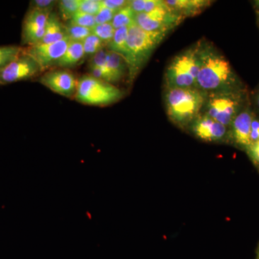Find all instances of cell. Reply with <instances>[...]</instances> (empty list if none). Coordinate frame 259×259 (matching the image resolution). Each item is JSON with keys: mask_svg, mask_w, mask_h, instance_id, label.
Returning <instances> with one entry per match:
<instances>
[{"mask_svg": "<svg viewBox=\"0 0 259 259\" xmlns=\"http://www.w3.org/2000/svg\"><path fill=\"white\" fill-rule=\"evenodd\" d=\"M197 54L199 90L207 94L236 90V76L231 64L211 42H197Z\"/></svg>", "mask_w": 259, "mask_h": 259, "instance_id": "6da1fadb", "label": "cell"}, {"mask_svg": "<svg viewBox=\"0 0 259 259\" xmlns=\"http://www.w3.org/2000/svg\"><path fill=\"white\" fill-rule=\"evenodd\" d=\"M207 93L198 88H166L165 107L168 118L180 127L190 126L201 115Z\"/></svg>", "mask_w": 259, "mask_h": 259, "instance_id": "7a4b0ae2", "label": "cell"}, {"mask_svg": "<svg viewBox=\"0 0 259 259\" xmlns=\"http://www.w3.org/2000/svg\"><path fill=\"white\" fill-rule=\"evenodd\" d=\"M166 35L165 32L146 31L135 23L130 25L127 54L124 59L127 64L130 84L134 82L153 51Z\"/></svg>", "mask_w": 259, "mask_h": 259, "instance_id": "3957f363", "label": "cell"}, {"mask_svg": "<svg viewBox=\"0 0 259 259\" xmlns=\"http://www.w3.org/2000/svg\"><path fill=\"white\" fill-rule=\"evenodd\" d=\"M199 71L197 44L175 56L167 66L166 88H197Z\"/></svg>", "mask_w": 259, "mask_h": 259, "instance_id": "277c9868", "label": "cell"}, {"mask_svg": "<svg viewBox=\"0 0 259 259\" xmlns=\"http://www.w3.org/2000/svg\"><path fill=\"white\" fill-rule=\"evenodd\" d=\"M124 94L112 83L83 75L78 81L75 99L84 105L105 106L119 101Z\"/></svg>", "mask_w": 259, "mask_h": 259, "instance_id": "5b68a950", "label": "cell"}, {"mask_svg": "<svg viewBox=\"0 0 259 259\" xmlns=\"http://www.w3.org/2000/svg\"><path fill=\"white\" fill-rule=\"evenodd\" d=\"M241 103L236 90L207 94L204 114L228 127L239 113Z\"/></svg>", "mask_w": 259, "mask_h": 259, "instance_id": "8992f818", "label": "cell"}, {"mask_svg": "<svg viewBox=\"0 0 259 259\" xmlns=\"http://www.w3.org/2000/svg\"><path fill=\"white\" fill-rule=\"evenodd\" d=\"M185 19V17L172 11L163 2L162 6L152 11L136 14L135 23L146 31L168 33Z\"/></svg>", "mask_w": 259, "mask_h": 259, "instance_id": "52a82bcc", "label": "cell"}, {"mask_svg": "<svg viewBox=\"0 0 259 259\" xmlns=\"http://www.w3.org/2000/svg\"><path fill=\"white\" fill-rule=\"evenodd\" d=\"M69 37L66 36L60 41L53 44H37L23 49L27 55L30 56L40 66L41 71L55 66L57 61L64 55L69 47Z\"/></svg>", "mask_w": 259, "mask_h": 259, "instance_id": "ba28073f", "label": "cell"}, {"mask_svg": "<svg viewBox=\"0 0 259 259\" xmlns=\"http://www.w3.org/2000/svg\"><path fill=\"white\" fill-rule=\"evenodd\" d=\"M40 72L41 69L36 61L23 51L15 60L0 71V85L31 79Z\"/></svg>", "mask_w": 259, "mask_h": 259, "instance_id": "9c48e42d", "label": "cell"}, {"mask_svg": "<svg viewBox=\"0 0 259 259\" xmlns=\"http://www.w3.org/2000/svg\"><path fill=\"white\" fill-rule=\"evenodd\" d=\"M39 81L62 96L71 98L76 95L78 81L68 70H51L40 76Z\"/></svg>", "mask_w": 259, "mask_h": 259, "instance_id": "30bf717a", "label": "cell"}, {"mask_svg": "<svg viewBox=\"0 0 259 259\" xmlns=\"http://www.w3.org/2000/svg\"><path fill=\"white\" fill-rule=\"evenodd\" d=\"M190 127L197 139L205 142H221L228 138V127L205 114H201Z\"/></svg>", "mask_w": 259, "mask_h": 259, "instance_id": "8fae6325", "label": "cell"}, {"mask_svg": "<svg viewBox=\"0 0 259 259\" xmlns=\"http://www.w3.org/2000/svg\"><path fill=\"white\" fill-rule=\"evenodd\" d=\"M253 114L249 109L241 111L233 120L228 131V137L238 147L246 150L251 144L250 141V127L253 120Z\"/></svg>", "mask_w": 259, "mask_h": 259, "instance_id": "7c38bea8", "label": "cell"}, {"mask_svg": "<svg viewBox=\"0 0 259 259\" xmlns=\"http://www.w3.org/2000/svg\"><path fill=\"white\" fill-rule=\"evenodd\" d=\"M163 2L172 11L185 18L200 14L212 3L207 0H167Z\"/></svg>", "mask_w": 259, "mask_h": 259, "instance_id": "4fadbf2b", "label": "cell"}, {"mask_svg": "<svg viewBox=\"0 0 259 259\" xmlns=\"http://www.w3.org/2000/svg\"><path fill=\"white\" fill-rule=\"evenodd\" d=\"M66 37L64 25L55 13H51L46 24L44 37L39 44H53L60 41Z\"/></svg>", "mask_w": 259, "mask_h": 259, "instance_id": "5bb4252c", "label": "cell"}, {"mask_svg": "<svg viewBox=\"0 0 259 259\" xmlns=\"http://www.w3.org/2000/svg\"><path fill=\"white\" fill-rule=\"evenodd\" d=\"M127 64L119 54L108 51L107 56V75L109 83L120 81L125 76Z\"/></svg>", "mask_w": 259, "mask_h": 259, "instance_id": "9a60e30c", "label": "cell"}, {"mask_svg": "<svg viewBox=\"0 0 259 259\" xmlns=\"http://www.w3.org/2000/svg\"><path fill=\"white\" fill-rule=\"evenodd\" d=\"M83 59L84 53L82 42L71 41L64 55L57 61L55 66H59L63 69L74 68L79 64Z\"/></svg>", "mask_w": 259, "mask_h": 259, "instance_id": "2e32d148", "label": "cell"}, {"mask_svg": "<svg viewBox=\"0 0 259 259\" xmlns=\"http://www.w3.org/2000/svg\"><path fill=\"white\" fill-rule=\"evenodd\" d=\"M128 27H122V28L115 30V35H114L112 41L107 47V50L119 54L124 59H125L126 54H127Z\"/></svg>", "mask_w": 259, "mask_h": 259, "instance_id": "e0dca14e", "label": "cell"}, {"mask_svg": "<svg viewBox=\"0 0 259 259\" xmlns=\"http://www.w3.org/2000/svg\"><path fill=\"white\" fill-rule=\"evenodd\" d=\"M51 13L36 9H29L25 15L23 23V28L41 29L45 28L48 18Z\"/></svg>", "mask_w": 259, "mask_h": 259, "instance_id": "ac0fdd59", "label": "cell"}, {"mask_svg": "<svg viewBox=\"0 0 259 259\" xmlns=\"http://www.w3.org/2000/svg\"><path fill=\"white\" fill-rule=\"evenodd\" d=\"M135 16L136 13L128 4L116 13L111 22L112 26L115 30L122 27H128L135 23Z\"/></svg>", "mask_w": 259, "mask_h": 259, "instance_id": "d6986e66", "label": "cell"}, {"mask_svg": "<svg viewBox=\"0 0 259 259\" xmlns=\"http://www.w3.org/2000/svg\"><path fill=\"white\" fill-rule=\"evenodd\" d=\"M23 51V48L18 46L0 47V71L15 60Z\"/></svg>", "mask_w": 259, "mask_h": 259, "instance_id": "ffe728a7", "label": "cell"}, {"mask_svg": "<svg viewBox=\"0 0 259 259\" xmlns=\"http://www.w3.org/2000/svg\"><path fill=\"white\" fill-rule=\"evenodd\" d=\"M66 36L72 42H82L92 34V29L73 25L69 22L64 25Z\"/></svg>", "mask_w": 259, "mask_h": 259, "instance_id": "44dd1931", "label": "cell"}, {"mask_svg": "<svg viewBox=\"0 0 259 259\" xmlns=\"http://www.w3.org/2000/svg\"><path fill=\"white\" fill-rule=\"evenodd\" d=\"M81 42H82L84 58L91 59L98 51L105 48V45L102 40L93 33L87 37Z\"/></svg>", "mask_w": 259, "mask_h": 259, "instance_id": "7402d4cb", "label": "cell"}, {"mask_svg": "<svg viewBox=\"0 0 259 259\" xmlns=\"http://www.w3.org/2000/svg\"><path fill=\"white\" fill-rule=\"evenodd\" d=\"M115 29L111 23L99 24L92 28V33L98 37L106 47L112 41L115 35Z\"/></svg>", "mask_w": 259, "mask_h": 259, "instance_id": "603a6c76", "label": "cell"}, {"mask_svg": "<svg viewBox=\"0 0 259 259\" xmlns=\"http://www.w3.org/2000/svg\"><path fill=\"white\" fill-rule=\"evenodd\" d=\"M81 0H61L59 2V9L61 18L65 21L71 20L79 10Z\"/></svg>", "mask_w": 259, "mask_h": 259, "instance_id": "cb8c5ba5", "label": "cell"}, {"mask_svg": "<svg viewBox=\"0 0 259 259\" xmlns=\"http://www.w3.org/2000/svg\"><path fill=\"white\" fill-rule=\"evenodd\" d=\"M69 23L78 26L92 29L96 25L95 16L78 11L69 20Z\"/></svg>", "mask_w": 259, "mask_h": 259, "instance_id": "d4e9b609", "label": "cell"}, {"mask_svg": "<svg viewBox=\"0 0 259 259\" xmlns=\"http://www.w3.org/2000/svg\"><path fill=\"white\" fill-rule=\"evenodd\" d=\"M108 54V50L103 48L100 51L97 53L95 55L90 59L89 67H98L103 70L106 76L107 81L109 83L108 78L107 75V56Z\"/></svg>", "mask_w": 259, "mask_h": 259, "instance_id": "484cf974", "label": "cell"}, {"mask_svg": "<svg viewBox=\"0 0 259 259\" xmlns=\"http://www.w3.org/2000/svg\"><path fill=\"white\" fill-rule=\"evenodd\" d=\"M101 9V0H81L79 11L96 16Z\"/></svg>", "mask_w": 259, "mask_h": 259, "instance_id": "4316f807", "label": "cell"}, {"mask_svg": "<svg viewBox=\"0 0 259 259\" xmlns=\"http://www.w3.org/2000/svg\"><path fill=\"white\" fill-rule=\"evenodd\" d=\"M57 3L54 0H34L30 2V9H36L41 11L52 13V10Z\"/></svg>", "mask_w": 259, "mask_h": 259, "instance_id": "83f0119b", "label": "cell"}, {"mask_svg": "<svg viewBox=\"0 0 259 259\" xmlns=\"http://www.w3.org/2000/svg\"><path fill=\"white\" fill-rule=\"evenodd\" d=\"M116 13L117 12L105 8V7L102 6V9L99 12L98 14L95 16V23H96V25L111 23Z\"/></svg>", "mask_w": 259, "mask_h": 259, "instance_id": "f1b7e54d", "label": "cell"}, {"mask_svg": "<svg viewBox=\"0 0 259 259\" xmlns=\"http://www.w3.org/2000/svg\"><path fill=\"white\" fill-rule=\"evenodd\" d=\"M129 4V1L125 0H102V6L117 12L125 8Z\"/></svg>", "mask_w": 259, "mask_h": 259, "instance_id": "f546056e", "label": "cell"}, {"mask_svg": "<svg viewBox=\"0 0 259 259\" xmlns=\"http://www.w3.org/2000/svg\"><path fill=\"white\" fill-rule=\"evenodd\" d=\"M245 151L255 166L259 167V141L251 143Z\"/></svg>", "mask_w": 259, "mask_h": 259, "instance_id": "4dcf8cb0", "label": "cell"}, {"mask_svg": "<svg viewBox=\"0 0 259 259\" xmlns=\"http://www.w3.org/2000/svg\"><path fill=\"white\" fill-rule=\"evenodd\" d=\"M250 141L251 143L259 141V120L253 117L250 127Z\"/></svg>", "mask_w": 259, "mask_h": 259, "instance_id": "1f68e13d", "label": "cell"}, {"mask_svg": "<svg viewBox=\"0 0 259 259\" xmlns=\"http://www.w3.org/2000/svg\"><path fill=\"white\" fill-rule=\"evenodd\" d=\"M256 104H257V105H258V107L259 108V94L258 95H257V97H256Z\"/></svg>", "mask_w": 259, "mask_h": 259, "instance_id": "d6a6232c", "label": "cell"}, {"mask_svg": "<svg viewBox=\"0 0 259 259\" xmlns=\"http://www.w3.org/2000/svg\"><path fill=\"white\" fill-rule=\"evenodd\" d=\"M256 259H259V244L258 246V248H257V256Z\"/></svg>", "mask_w": 259, "mask_h": 259, "instance_id": "836d02e7", "label": "cell"}, {"mask_svg": "<svg viewBox=\"0 0 259 259\" xmlns=\"http://www.w3.org/2000/svg\"><path fill=\"white\" fill-rule=\"evenodd\" d=\"M256 5H258V6H259V1H257L256 2Z\"/></svg>", "mask_w": 259, "mask_h": 259, "instance_id": "e575fe53", "label": "cell"}]
</instances>
